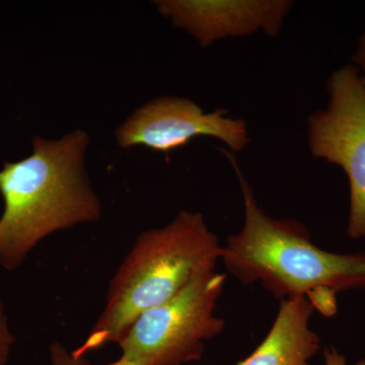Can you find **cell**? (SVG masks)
I'll return each mask as SVG.
<instances>
[{
    "instance_id": "1",
    "label": "cell",
    "mask_w": 365,
    "mask_h": 365,
    "mask_svg": "<svg viewBox=\"0 0 365 365\" xmlns=\"http://www.w3.org/2000/svg\"><path fill=\"white\" fill-rule=\"evenodd\" d=\"M227 157L241 182L245 202L244 227L222 247L228 273L244 285L259 283L280 302L307 297L328 317L337 311V292L365 290V253L325 251L314 244L302 223L265 215L235 158Z\"/></svg>"
},
{
    "instance_id": "2",
    "label": "cell",
    "mask_w": 365,
    "mask_h": 365,
    "mask_svg": "<svg viewBox=\"0 0 365 365\" xmlns=\"http://www.w3.org/2000/svg\"><path fill=\"white\" fill-rule=\"evenodd\" d=\"M88 143L83 130L57 140L35 136L32 155L4 163L0 170L2 268L16 270L46 237L101 217L100 200L85 170Z\"/></svg>"
},
{
    "instance_id": "3",
    "label": "cell",
    "mask_w": 365,
    "mask_h": 365,
    "mask_svg": "<svg viewBox=\"0 0 365 365\" xmlns=\"http://www.w3.org/2000/svg\"><path fill=\"white\" fill-rule=\"evenodd\" d=\"M222 247L200 213L181 211L138 235L110 281L104 311L76 356L119 343L145 312L172 299L200 274L215 271Z\"/></svg>"
},
{
    "instance_id": "4",
    "label": "cell",
    "mask_w": 365,
    "mask_h": 365,
    "mask_svg": "<svg viewBox=\"0 0 365 365\" xmlns=\"http://www.w3.org/2000/svg\"><path fill=\"white\" fill-rule=\"evenodd\" d=\"M227 274H200L184 289L134 322L118 343L122 355L138 365H185L203 357L205 345L220 335L225 321L215 316Z\"/></svg>"
},
{
    "instance_id": "5",
    "label": "cell",
    "mask_w": 365,
    "mask_h": 365,
    "mask_svg": "<svg viewBox=\"0 0 365 365\" xmlns=\"http://www.w3.org/2000/svg\"><path fill=\"white\" fill-rule=\"evenodd\" d=\"M327 110L309 119V145L314 158L340 165L349 181L347 234L365 237V88L356 66L332 74Z\"/></svg>"
},
{
    "instance_id": "6",
    "label": "cell",
    "mask_w": 365,
    "mask_h": 365,
    "mask_svg": "<svg viewBox=\"0 0 365 365\" xmlns=\"http://www.w3.org/2000/svg\"><path fill=\"white\" fill-rule=\"evenodd\" d=\"M227 114L225 109L205 114L188 98H155L118 127L117 143L123 148L143 145L158 153H170L195 137L211 136L227 143L230 150L241 151L249 141L247 125Z\"/></svg>"
},
{
    "instance_id": "7",
    "label": "cell",
    "mask_w": 365,
    "mask_h": 365,
    "mask_svg": "<svg viewBox=\"0 0 365 365\" xmlns=\"http://www.w3.org/2000/svg\"><path fill=\"white\" fill-rule=\"evenodd\" d=\"M158 11L184 29L202 47L227 37L249 36L256 31L277 35L290 1L251 0H160Z\"/></svg>"
},
{
    "instance_id": "8",
    "label": "cell",
    "mask_w": 365,
    "mask_h": 365,
    "mask_svg": "<svg viewBox=\"0 0 365 365\" xmlns=\"http://www.w3.org/2000/svg\"><path fill=\"white\" fill-rule=\"evenodd\" d=\"M314 312L307 297L281 300L265 339L237 365H311L321 349V339L309 327Z\"/></svg>"
},
{
    "instance_id": "9",
    "label": "cell",
    "mask_w": 365,
    "mask_h": 365,
    "mask_svg": "<svg viewBox=\"0 0 365 365\" xmlns=\"http://www.w3.org/2000/svg\"><path fill=\"white\" fill-rule=\"evenodd\" d=\"M14 338L9 327L4 304L0 300V365H6L13 349Z\"/></svg>"
},
{
    "instance_id": "10",
    "label": "cell",
    "mask_w": 365,
    "mask_h": 365,
    "mask_svg": "<svg viewBox=\"0 0 365 365\" xmlns=\"http://www.w3.org/2000/svg\"><path fill=\"white\" fill-rule=\"evenodd\" d=\"M50 359L52 365H91L85 356H76L67 351L60 342H54L50 346Z\"/></svg>"
},
{
    "instance_id": "11",
    "label": "cell",
    "mask_w": 365,
    "mask_h": 365,
    "mask_svg": "<svg viewBox=\"0 0 365 365\" xmlns=\"http://www.w3.org/2000/svg\"><path fill=\"white\" fill-rule=\"evenodd\" d=\"M325 365H347L346 357L335 348H327L324 352Z\"/></svg>"
},
{
    "instance_id": "12",
    "label": "cell",
    "mask_w": 365,
    "mask_h": 365,
    "mask_svg": "<svg viewBox=\"0 0 365 365\" xmlns=\"http://www.w3.org/2000/svg\"><path fill=\"white\" fill-rule=\"evenodd\" d=\"M353 60H354L355 63L361 67L362 71H364V76H360V79H361L362 85H364L365 88V34L360 38L359 49H357L356 53H355L354 56H353Z\"/></svg>"
},
{
    "instance_id": "13",
    "label": "cell",
    "mask_w": 365,
    "mask_h": 365,
    "mask_svg": "<svg viewBox=\"0 0 365 365\" xmlns=\"http://www.w3.org/2000/svg\"><path fill=\"white\" fill-rule=\"evenodd\" d=\"M109 365H138V364L134 361V360L122 355L119 359L116 360V361L112 362V364H110Z\"/></svg>"
},
{
    "instance_id": "14",
    "label": "cell",
    "mask_w": 365,
    "mask_h": 365,
    "mask_svg": "<svg viewBox=\"0 0 365 365\" xmlns=\"http://www.w3.org/2000/svg\"><path fill=\"white\" fill-rule=\"evenodd\" d=\"M355 365H365V359L360 360V361L357 362Z\"/></svg>"
}]
</instances>
